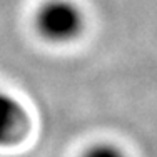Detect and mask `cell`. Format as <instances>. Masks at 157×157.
I'll return each instance as SVG.
<instances>
[{
    "instance_id": "cell-2",
    "label": "cell",
    "mask_w": 157,
    "mask_h": 157,
    "mask_svg": "<svg viewBox=\"0 0 157 157\" xmlns=\"http://www.w3.org/2000/svg\"><path fill=\"white\" fill-rule=\"evenodd\" d=\"M29 132V115L24 105L0 90V147L18 144Z\"/></svg>"
},
{
    "instance_id": "cell-1",
    "label": "cell",
    "mask_w": 157,
    "mask_h": 157,
    "mask_svg": "<svg viewBox=\"0 0 157 157\" xmlns=\"http://www.w3.org/2000/svg\"><path fill=\"white\" fill-rule=\"evenodd\" d=\"M35 29L44 40L54 44L70 42L80 35L84 17L69 0H48L35 15Z\"/></svg>"
},
{
    "instance_id": "cell-3",
    "label": "cell",
    "mask_w": 157,
    "mask_h": 157,
    "mask_svg": "<svg viewBox=\"0 0 157 157\" xmlns=\"http://www.w3.org/2000/svg\"><path fill=\"white\" fill-rule=\"evenodd\" d=\"M84 157H125L121 149L110 144H97L84 154Z\"/></svg>"
}]
</instances>
